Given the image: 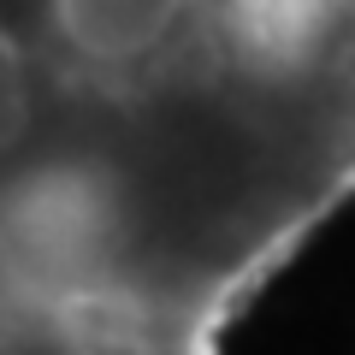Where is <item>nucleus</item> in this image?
Instances as JSON below:
<instances>
[{"instance_id":"nucleus-1","label":"nucleus","mask_w":355,"mask_h":355,"mask_svg":"<svg viewBox=\"0 0 355 355\" xmlns=\"http://www.w3.org/2000/svg\"><path fill=\"white\" fill-rule=\"evenodd\" d=\"M355 207V0H0V349L196 355Z\"/></svg>"}]
</instances>
